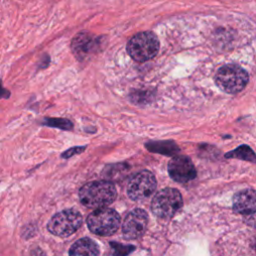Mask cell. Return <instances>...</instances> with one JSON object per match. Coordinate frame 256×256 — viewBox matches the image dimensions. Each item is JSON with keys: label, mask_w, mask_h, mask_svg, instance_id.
Wrapping results in <instances>:
<instances>
[{"label": "cell", "mask_w": 256, "mask_h": 256, "mask_svg": "<svg viewBox=\"0 0 256 256\" xmlns=\"http://www.w3.org/2000/svg\"><path fill=\"white\" fill-rule=\"evenodd\" d=\"M85 148H86V146H77V147L70 148V149H68L67 151H65L64 153H62V154H61V157H62V158H65V159L70 158V157L73 156V155H76V154L81 153L83 150H85Z\"/></svg>", "instance_id": "obj_17"}, {"label": "cell", "mask_w": 256, "mask_h": 256, "mask_svg": "<svg viewBox=\"0 0 256 256\" xmlns=\"http://www.w3.org/2000/svg\"><path fill=\"white\" fill-rule=\"evenodd\" d=\"M183 206L181 193L175 188L160 190L152 199V213L162 219L173 217Z\"/></svg>", "instance_id": "obj_5"}, {"label": "cell", "mask_w": 256, "mask_h": 256, "mask_svg": "<svg viewBox=\"0 0 256 256\" xmlns=\"http://www.w3.org/2000/svg\"><path fill=\"white\" fill-rule=\"evenodd\" d=\"M127 52L137 62H145L156 56L159 50V40L151 31L135 34L127 43Z\"/></svg>", "instance_id": "obj_2"}, {"label": "cell", "mask_w": 256, "mask_h": 256, "mask_svg": "<svg viewBox=\"0 0 256 256\" xmlns=\"http://www.w3.org/2000/svg\"><path fill=\"white\" fill-rule=\"evenodd\" d=\"M148 215L143 209L137 208L129 212L123 222L122 232L127 239H136L146 230Z\"/></svg>", "instance_id": "obj_10"}, {"label": "cell", "mask_w": 256, "mask_h": 256, "mask_svg": "<svg viewBox=\"0 0 256 256\" xmlns=\"http://www.w3.org/2000/svg\"><path fill=\"white\" fill-rule=\"evenodd\" d=\"M120 216L118 212L111 208H97L87 217L89 230L99 236L113 235L120 226Z\"/></svg>", "instance_id": "obj_4"}, {"label": "cell", "mask_w": 256, "mask_h": 256, "mask_svg": "<svg viewBox=\"0 0 256 256\" xmlns=\"http://www.w3.org/2000/svg\"><path fill=\"white\" fill-rule=\"evenodd\" d=\"M249 76L247 72L237 64H227L220 67L215 76L217 86L224 92L235 94L245 88Z\"/></svg>", "instance_id": "obj_3"}, {"label": "cell", "mask_w": 256, "mask_h": 256, "mask_svg": "<svg viewBox=\"0 0 256 256\" xmlns=\"http://www.w3.org/2000/svg\"><path fill=\"white\" fill-rule=\"evenodd\" d=\"M170 177L179 183H186L196 177V169L190 158L183 155L173 157L168 163Z\"/></svg>", "instance_id": "obj_9"}, {"label": "cell", "mask_w": 256, "mask_h": 256, "mask_svg": "<svg viewBox=\"0 0 256 256\" xmlns=\"http://www.w3.org/2000/svg\"><path fill=\"white\" fill-rule=\"evenodd\" d=\"M117 196L114 184L110 181H93L79 190L80 202L88 208H101L111 204Z\"/></svg>", "instance_id": "obj_1"}, {"label": "cell", "mask_w": 256, "mask_h": 256, "mask_svg": "<svg viewBox=\"0 0 256 256\" xmlns=\"http://www.w3.org/2000/svg\"><path fill=\"white\" fill-rule=\"evenodd\" d=\"M146 148L154 153L164 155H173L179 151L178 146L172 141H156L146 143Z\"/></svg>", "instance_id": "obj_13"}, {"label": "cell", "mask_w": 256, "mask_h": 256, "mask_svg": "<svg viewBox=\"0 0 256 256\" xmlns=\"http://www.w3.org/2000/svg\"><path fill=\"white\" fill-rule=\"evenodd\" d=\"M9 95H10L9 91H7V90L4 89V87L2 86V82H1V80H0V98H2V97L7 98V97H9Z\"/></svg>", "instance_id": "obj_18"}, {"label": "cell", "mask_w": 256, "mask_h": 256, "mask_svg": "<svg viewBox=\"0 0 256 256\" xmlns=\"http://www.w3.org/2000/svg\"><path fill=\"white\" fill-rule=\"evenodd\" d=\"M110 246L112 247L114 254H117V255H127L130 252H132L135 248L132 245H123V244L114 243V242H111Z\"/></svg>", "instance_id": "obj_16"}, {"label": "cell", "mask_w": 256, "mask_h": 256, "mask_svg": "<svg viewBox=\"0 0 256 256\" xmlns=\"http://www.w3.org/2000/svg\"><path fill=\"white\" fill-rule=\"evenodd\" d=\"M98 254H99V247L90 238H81L77 240L69 250V255L95 256Z\"/></svg>", "instance_id": "obj_12"}, {"label": "cell", "mask_w": 256, "mask_h": 256, "mask_svg": "<svg viewBox=\"0 0 256 256\" xmlns=\"http://www.w3.org/2000/svg\"><path fill=\"white\" fill-rule=\"evenodd\" d=\"M156 189V179L147 170L135 174L127 185V194L131 200L143 201L149 198Z\"/></svg>", "instance_id": "obj_7"}, {"label": "cell", "mask_w": 256, "mask_h": 256, "mask_svg": "<svg viewBox=\"0 0 256 256\" xmlns=\"http://www.w3.org/2000/svg\"><path fill=\"white\" fill-rule=\"evenodd\" d=\"M42 124L62 130H71L73 128V123L70 120L63 118H45Z\"/></svg>", "instance_id": "obj_15"}, {"label": "cell", "mask_w": 256, "mask_h": 256, "mask_svg": "<svg viewBox=\"0 0 256 256\" xmlns=\"http://www.w3.org/2000/svg\"><path fill=\"white\" fill-rule=\"evenodd\" d=\"M100 45L101 38L86 31L79 32L71 41L72 52L80 61L95 54L99 50Z\"/></svg>", "instance_id": "obj_8"}, {"label": "cell", "mask_w": 256, "mask_h": 256, "mask_svg": "<svg viewBox=\"0 0 256 256\" xmlns=\"http://www.w3.org/2000/svg\"><path fill=\"white\" fill-rule=\"evenodd\" d=\"M226 158H237L241 160H246L249 162L256 163V155L254 151L247 145H241L236 149L225 154Z\"/></svg>", "instance_id": "obj_14"}, {"label": "cell", "mask_w": 256, "mask_h": 256, "mask_svg": "<svg viewBox=\"0 0 256 256\" xmlns=\"http://www.w3.org/2000/svg\"><path fill=\"white\" fill-rule=\"evenodd\" d=\"M83 218L79 211L67 209L56 213L48 222L47 229L53 235L68 237L75 233L82 225Z\"/></svg>", "instance_id": "obj_6"}, {"label": "cell", "mask_w": 256, "mask_h": 256, "mask_svg": "<svg viewBox=\"0 0 256 256\" xmlns=\"http://www.w3.org/2000/svg\"><path fill=\"white\" fill-rule=\"evenodd\" d=\"M233 210L242 215L256 212V190L244 189L233 197Z\"/></svg>", "instance_id": "obj_11"}]
</instances>
